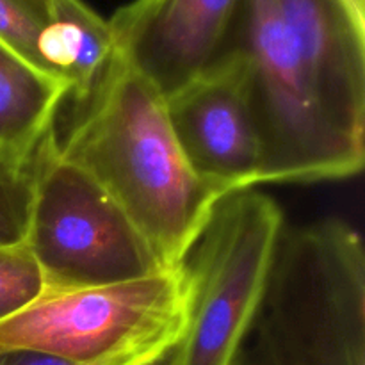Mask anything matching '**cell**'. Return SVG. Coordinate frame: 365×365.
<instances>
[{"label": "cell", "instance_id": "12", "mask_svg": "<svg viewBox=\"0 0 365 365\" xmlns=\"http://www.w3.org/2000/svg\"><path fill=\"white\" fill-rule=\"evenodd\" d=\"M50 20V0H0V45L46 73L39 45Z\"/></svg>", "mask_w": 365, "mask_h": 365}, {"label": "cell", "instance_id": "16", "mask_svg": "<svg viewBox=\"0 0 365 365\" xmlns=\"http://www.w3.org/2000/svg\"><path fill=\"white\" fill-rule=\"evenodd\" d=\"M177 344H178V342H177ZM175 348H177V346H173V348H170V349H166V351L159 353V355H153V356H150V359L139 360V362L130 364V365H171V362H173Z\"/></svg>", "mask_w": 365, "mask_h": 365}, {"label": "cell", "instance_id": "14", "mask_svg": "<svg viewBox=\"0 0 365 365\" xmlns=\"http://www.w3.org/2000/svg\"><path fill=\"white\" fill-rule=\"evenodd\" d=\"M45 292V282L25 245L0 248V321Z\"/></svg>", "mask_w": 365, "mask_h": 365}, {"label": "cell", "instance_id": "5", "mask_svg": "<svg viewBox=\"0 0 365 365\" xmlns=\"http://www.w3.org/2000/svg\"><path fill=\"white\" fill-rule=\"evenodd\" d=\"M284 227L278 203L255 189L214 205L184 260L187 314L171 365H234Z\"/></svg>", "mask_w": 365, "mask_h": 365}, {"label": "cell", "instance_id": "9", "mask_svg": "<svg viewBox=\"0 0 365 365\" xmlns=\"http://www.w3.org/2000/svg\"><path fill=\"white\" fill-rule=\"evenodd\" d=\"M327 120L365 152V0H277Z\"/></svg>", "mask_w": 365, "mask_h": 365}, {"label": "cell", "instance_id": "1", "mask_svg": "<svg viewBox=\"0 0 365 365\" xmlns=\"http://www.w3.org/2000/svg\"><path fill=\"white\" fill-rule=\"evenodd\" d=\"M57 153L96 182L164 267L184 264L223 196L185 160L159 89L113 52L88 98L73 106Z\"/></svg>", "mask_w": 365, "mask_h": 365}, {"label": "cell", "instance_id": "3", "mask_svg": "<svg viewBox=\"0 0 365 365\" xmlns=\"http://www.w3.org/2000/svg\"><path fill=\"white\" fill-rule=\"evenodd\" d=\"M232 48L245 68L260 146V184L342 180L362 171L365 152L327 120L277 0H242Z\"/></svg>", "mask_w": 365, "mask_h": 365}, {"label": "cell", "instance_id": "10", "mask_svg": "<svg viewBox=\"0 0 365 365\" xmlns=\"http://www.w3.org/2000/svg\"><path fill=\"white\" fill-rule=\"evenodd\" d=\"M50 25L39 45L48 75L68 88L71 102H84L113 57L109 21L84 0H50Z\"/></svg>", "mask_w": 365, "mask_h": 365}, {"label": "cell", "instance_id": "8", "mask_svg": "<svg viewBox=\"0 0 365 365\" xmlns=\"http://www.w3.org/2000/svg\"><path fill=\"white\" fill-rule=\"evenodd\" d=\"M242 0H132L110 16L113 52L164 98L227 50Z\"/></svg>", "mask_w": 365, "mask_h": 365}, {"label": "cell", "instance_id": "2", "mask_svg": "<svg viewBox=\"0 0 365 365\" xmlns=\"http://www.w3.org/2000/svg\"><path fill=\"white\" fill-rule=\"evenodd\" d=\"M234 365H365V250L351 225L284 227Z\"/></svg>", "mask_w": 365, "mask_h": 365}, {"label": "cell", "instance_id": "4", "mask_svg": "<svg viewBox=\"0 0 365 365\" xmlns=\"http://www.w3.org/2000/svg\"><path fill=\"white\" fill-rule=\"evenodd\" d=\"M187 299L184 264L121 284L45 291L0 321V351L29 349L75 365H130L177 346Z\"/></svg>", "mask_w": 365, "mask_h": 365}, {"label": "cell", "instance_id": "13", "mask_svg": "<svg viewBox=\"0 0 365 365\" xmlns=\"http://www.w3.org/2000/svg\"><path fill=\"white\" fill-rule=\"evenodd\" d=\"M41 146L25 163L0 159V248L24 242Z\"/></svg>", "mask_w": 365, "mask_h": 365}, {"label": "cell", "instance_id": "7", "mask_svg": "<svg viewBox=\"0 0 365 365\" xmlns=\"http://www.w3.org/2000/svg\"><path fill=\"white\" fill-rule=\"evenodd\" d=\"M175 139L200 180L221 196L260 184V146L245 68L232 48L166 98Z\"/></svg>", "mask_w": 365, "mask_h": 365}, {"label": "cell", "instance_id": "15", "mask_svg": "<svg viewBox=\"0 0 365 365\" xmlns=\"http://www.w3.org/2000/svg\"><path fill=\"white\" fill-rule=\"evenodd\" d=\"M0 365H75L56 356L43 355L29 349H9L0 351Z\"/></svg>", "mask_w": 365, "mask_h": 365}, {"label": "cell", "instance_id": "11", "mask_svg": "<svg viewBox=\"0 0 365 365\" xmlns=\"http://www.w3.org/2000/svg\"><path fill=\"white\" fill-rule=\"evenodd\" d=\"M68 88L0 45V159H34Z\"/></svg>", "mask_w": 365, "mask_h": 365}, {"label": "cell", "instance_id": "6", "mask_svg": "<svg viewBox=\"0 0 365 365\" xmlns=\"http://www.w3.org/2000/svg\"><path fill=\"white\" fill-rule=\"evenodd\" d=\"M24 245L45 291L102 287L168 269L118 203L57 153L56 127L41 146Z\"/></svg>", "mask_w": 365, "mask_h": 365}]
</instances>
